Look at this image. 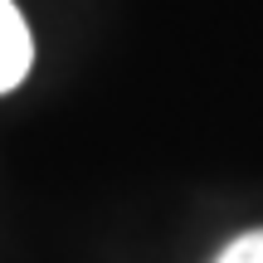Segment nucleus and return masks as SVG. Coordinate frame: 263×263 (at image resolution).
I'll list each match as a JSON object with an SVG mask.
<instances>
[{"instance_id": "nucleus-2", "label": "nucleus", "mask_w": 263, "mask_h": 263, "mask_svg": "<svg viewBox=\"0 0 263 263\" xmlns=\"http://www.w3.org/2000/svg\"><path fill=\"white\" fill-rule=\"evenodd\" d=\"M215 263H263V229H249V234L229 239Z\"/></svg>"}, {"instance_id": "nucleus-1", "label": "nucleus", "mask_w": 263, "mask_h": 263, "mask_svg": "<svg viewBox=\"0 0 263 263\" xmlns=\"http://www.w3.org/2000/svg\"><path fill=\"white\" fill-rule=\"evenodd\" d=\"M29 64H34V39H29V25L10 0H0V93L25 83Z\"/></svg>"}]
</instances>
